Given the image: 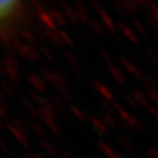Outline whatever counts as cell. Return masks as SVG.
<instances>
[{
    "mask_svg": "<svg viewBox=\"0 0 158 158\" xmlns=\"http://www.w3.org/2000/svg\"><path fill=\"white\" fill-rule=\"evenodd\" d=\"M125 101L129 103L131 107L134 108H138V104H137V102H136V100L134 98V96H132V94H125Z\"/></svg>",
    "mask_w": 158,
    "mask_h": 158,
    "instance_id": "cell-16",
    "label": "cell"
},
{
    "mask_svg": "<svg viewBox=\"0 0 158 158\" xmlns=\"http://www.w3.org/2000/svg\"><path fill=\"white\" fill-rule=\"evenodd\" d=\"M143 87H144L148 91L153 89V88H157V87H156V82H155L151 77H147V79L143 80Z\"/></svg>",
    "mask_w": 158,
    "mask_h": 158,
    "instance_id": "cell-13",
    "label": "cell"
},
{
    "mask_svg": "<svg viewBox=\"0 0 158 158\" xmlns=\"http://www.w3.org/2000/svg\"><path fill=\"white\" fill-rule=\"evenodd\" d=\"M148 23H149V25L151 26V28H152L153 31H158V23L153 20V18L151 17V15L148 17Z\"/></svg>",
    "mask_w": 158,
    "mask_h": 158,
    "instance_id": "cell-19",
    "label": "cell"
},
{
    "mask_svg": "<svg viewBox=\"0 0 158 158\" xmlns=\"http://www.w3.org/2000/svg\"><path fill=\"white\" fill-rule=\"evenodd\" d=\"M94 125H96V128L98 130H101V132H107V128L104 122H102L100 119H94Z\"/></svg>",
    "mask_w": 158,
    "mask_h": 158,
    "instance_id": "cell-17",
    "label": "cell"
},
{
    "mask_svg": "<svg viewBox=\"0 0 158 158\" xmlns=\"http://www.w3.org/2000/svg\"><path fill=\"white\" fill-rule=\"evenodd\" d=\"M118 28L121 29V32L124 34V36L127 38L128 40H130L131 42H134V44H137V34H136L135 29L134 28H130L129 26H127L124 23H118Z\"/></svg>",
    "mask_w": 158,
    "mask_h": 158,
    "instance_id": "cell-5",
    "label": "cell"
},
{
    "mask_svg": "<svg viewBox=\"0 0 158 158\" xmlns=\"http://www.w3.org/2000/svg\"><path fill=\"white\" fill-rule=\"evenodd\" d=\"M147 109H148V113L150 114L156 121H158V107L153 106V104H150Z\"/></svg>",
    "mask_w": 158,
    "mask_h": 158,
    "instance_id": "cell-14",
    "label": "cell"
},
{
    "mask_svg": "<svg viewBox=\"0 0 158 158\" xmlns=\"http://www.w3.org/2000/svg\"><path fill=\"white\" fill-rule=\"evenodd\" d=\"M122 7L124 8L125 12L128 13H137L138 11H141V4H139V0H131V1H122L121 2Z\"/></svg>",
    "mask_w": 158,
    "mask_h": 158,
    "instance_id": "cell-6",
    "label": "cell"
},
{
    "mask_svg": "<svg viewBox=\"0 0 158 158\" xmlns=\"http://www.w3.org/2000/svg\"><path fill=\"white\" fill-rule=\"evenodd\" d=\"M121 63L125 68V70L129 74H131L134 77H136L137 80L143 79V73H142L141 69L137 67L135 63L130 62L129 60H127V59H121Z\"/></svg>",
    "mask_w": 158,
    "mask_h": 158,
    "instance_id": "cell-3",
    "label": "cell"
},
{
    "mask_svg": "<svg viewBox=\"0 0 158 158\" xmlns=\"http://www.w3.org/2000/svg\"><path fill=\"white\" fill-rule=\"evenodd\" d=\"M150 15H151V17L153 18V20L158 23V7L156 8V10H153V11L151 12V14H150Z\"/></svg>",
    "mask_w": 158,
    "mask_h": 158,
    "instance_id": "cell-21",
    "label": "cell"
},
{
    "mask_svg": "<svg viewBox=\"0 0 158 158\" xmlns=\"http://www.w3.org/2000/svg\"><path fill=\"white\" fill-rule=\"evenodd\" d=\"M148 158H158V149L149 148L148 149Z\"/></svg>",
    "mask_w": 158,
    "mask_h": 158,
    "instance_id": "cell-18",
    "label": "cell"
},
{
    "mask_svg": "<svg viewBox=\"0 0 158 158\" xmlns=\"http://www.w3.org/2000/svg\"><path fill=\"white\" fill-rule=\"evenodd\" d=\"M96 88L98 89L100 94H101L106 100H109V101L114 100V94L111 93V90H110L108 87H106L104 85H101V83H96Z\"/></svg>",
    "mask_w": 158,
    "mask_h": 158,
    "instance_id": "cell-8",
    "label": "cell"
},
{
    "mask_svg": "<svg viewBox=\"0 0 158 158\" xmlns=\"http://www.w3.org/2000/svg\"><path fill=\"white\" fill-rule=\"evenodd\" d=\"M110 72H111L113 77L118 82L119 85H124L125 82H127V77H125L124 73H123L118 67H116V66H110Z\"/></svg>",
    "mask_w": 158,
    "mask_h": 158,
    "instance_id": "cell-7",
    "label": "cell"
},
{
    "mask_svg": "<svg viewBox=\"0 0 158 158\" xmlns=\"http://www.w3.org/2000/svg\"><path fill=\"white\" fill-rule=\"evenodd\" d=\"M115 109H116V111L118 113L121 119L124 121L125 123L128 124V127L134 128V129L138 130V131H143V130H144V125H143V123L136 117L134 114H130L128 110H125L124 108L122 107L121 104H118V103L115 104Z\"/></svg>",
    "mask_w": 158,
    "mask_h": 158,
    "instance_id": "cell-2",
    "label": "cell"
},
{
    "mask_svg": "<svg viewBox=\"0 0 158 158\" xmlns=\"http://www.w3.org/2000/svg\"><path fill=\"white\" fill-rule=\"evenodd\" d=\"M147 57H148V60L151 61L152 63H158V54L155 51H148Z\"/></svg>",
    "mask_w": 158,
    "mask_h": 158,
    "instance_id": "cell-15",
    "label": "cell"
},
{
    "mask_svg": "<svg viewBox=\"0 0 158 158\" xmlns=\"http://www.w3.org/2000/svg\"><path fill=\"white\" fill-rule=\"evenodd\" d=\"M148 96H149L150 101L153 103V106L158 107V89L157 88H153V89L148 91Z\"/></svg>",
    "mask_w": 158,
    "mask_h": 158,
    "instance_id": "cell-12",
    "label": "cell"
},
{
    "mask_svg": "<svg viewBox=\"0 0 158 158\" xmlns=\"http://www.w3.org/2000/svg\"><path fill=\"white\" fill-rule=\"evenodd\" d=\"M118 141H119V144L124 148L125 150L131 151V150L134 149V144L131 143V141H130L129 138H127V137H124V136H121V137L118 138Z\"/></svg>",
    "mask_w": 158,
    "mask_h": 158,
    "instance_id": "cell-11",
    "label": "cell"
},
{
    "mask_svg": "<svg viewBox=\"0 0 158 158\" xmlns=\"http://www.w3.org/2000/svg\"><path fill=\"white\" fill-rule=\"evenodd\" d=\"M26 18V2L18 0H0V39L11 38Z\"/></svg>",
    "mask_w": 158,
    "mask_h": 158,
    "instance_id": "cell-1",
    "label": "cell"
},
{
    "mask_svg": "<svg viewBox=\"0 0 158 158\" xmlns=\"http://www.w3.org/2000/svg\"><path fill=\"white\" fill-rule=\"evenodd\" d=\"M104 121H106V123L109 124L110 127H113V128H116V123L114 122V119L111 117H109V116H104Z\"/></svg>",
    "mask_w": 158,
    "mask_h": 158,
    "instance_id": "cell-20",
    "label": "cell"
},
{
    "mask_svg": "<svg viewBox=\"0 0 158 158\" xmlns=\"http://www.w3.org/2000/svg\"><path fill=\"white\" fill-rule=\"evenodd\" d=\"M132 26H134L135 32H138V33L142 34L143 36H147L148 35L147 28H145V26H144L141 21H138V20H134V21H132Z\"/></svg>",
    "mask_w": 158,
    "mask_h": 158,
    "instance_id": "cell-9",
    "label": "cell"
},
{
    "mask_svg": "<svg viewBox=\"0 0 158 158\" xmlns=\"http://www.w3.org/2000/svg\"><path fill=\"white\" fill-rule=\"evenodd\" d=\"M100 14H101V18L103 19V23H104V25L107 26L109 29H113L114 27H115V23H114V20L110 18V15H108L106 12L101 11L100 12Z\"/></svg>",
    "mask_w": 158,
    "mask_h": 158,
    "instance_id": "cell-10",
    "label": "cell"
},
{
    "mask_svg": "<svg viewBox=\"0 0 158 158\" xmlns=\"http://www.w3.org/2000/svg\"><path fill=\"white\" fill-rule=\"evenodd\" d=\"M132 96H134V98L136 100L137 102V104H138V107H145L148 108L150 106V103H149V96L147 94H144L142 90L139 89H135V90H132Z\"/></svg>",
    "mask_w": 158,
    "mask_h": 158,
    "instance_id": "cell-4",
    "label": "cell"
}]
</instances>
